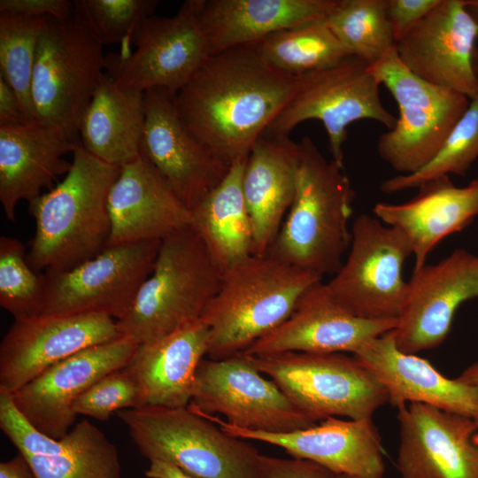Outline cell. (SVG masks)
I'll use <instances>...</instances> for the list:
<instances>
[{
	"label": "cell",
	"instance_id": "cell-24",
	"mask_svg": "<svg viewBox=\"0 0 478 478\" xmlns=\"http://www.w3.org/2000/svg\"><path fill=\"white\" fill-rule=\"evenodd\" d=\"M107 246L162 240L191 226V212L142 154L122 166L108 196Z\"/></svg>",
	"mask_w": 478,
	"mask_h": 478
},
{
	"label": "cell",
	"instance_id": "cell-32",
	"mask_svg": "<svg viewBox=\"0 0 478 478\" xmlns=\"http://www.w3.org/2000/svg\"><path fill=\"white\" fill-rule=\"evenodd\" d=\"M246 158L191 211V227L223 272L252 254L251 225L243 193Z\"/></svg>",
	"mask_w": 478,
	"mask_h": 478
},
{
	"label": "cell",
	"instance_id": "cell-50",
	"mask_svg": "<svg viewBox=\"0 0 478 478\" xmlns=\"http://www.w3.org/2000/svg\"><path fill=\"white\" fill-rule=\"evenodd\" d=\"M474 419L475 420V421H476L477 424H478V409H477V412H476V413H475Z\"/></svg>",
	"mask_w": 478,
	"mask_h": 478
},
{
	"label": "cell",
	"instance_id": "cell-16",
	"mask_svg": "<svg viewBox=\"0 0 478 478\" xmlns=\"http://www.w3.org/2000/svg\"><path fill=\"white\" fill-rule=\"evenodd\" d=\"M138 346L120 335L80 351L12 394L14 405L38 431L60 439L73 427L75 400L101 378L125 368Z\"/></svg>",
	"mask_w": 478,
	"mask_h": 478
},
{
	"label": "cell",
	"instance_id": "cell-36",
	"mask_svg": "<svg viewBox=\"0 0 478 478\" xmlns=\"http://www.w3.org/2000/svg\"><path fill=\"white\" fill-rule=\"evenodd\" d=\"M478 158V96L469 105L434 158L410 174H399L382 182L380 189L390 194L419 188L431 180L453 173L464 176Z\"/></svg>",
	"mask_w": 478,
	"mask_h": 478
},
{
	"label": "cell",
	"instance_id": "cell-7",
	"mask_svg": "<svg viewBox=\"0 0 478 478\" xmlns=\"http://www.w3.org/2000/svg\"><path fill=\"white\" fill-rule=\"evenodd\" d=\"M106 66L103 44L73 15L66 19L49 17L33 72V121L81 143L80 121Z\"/></svg>",
	"mask_w": 478,
	"mask_h": 478
},
{
	"label": "cell",
	"instance_id": "cell-10",
	"mask_svg": "<svg viewBox=\"0 0 478 478\" xmlns=\"http://www.w3.org/2000/svg\"><path fill=\"white\" fill-rule=\"evenodd\" d=\"M301 84L287 106L271 122L264 136L285 137L303 121L320 120L328 134L332 160L343 166V146L348 127L359 120H375L389 130L397 117L380 98V83L365 60L351 55L339 63L301 76Z\"/></svg>",
	"mask_w": 478,
	"mask_h": 478
},
{
	"label": "cell",
	"instance_id": "cell-12",
	"mask_svg": "<svg viewBox=\"0 0 478 478\" xmlns=\"http://www.w3.org/2000/svg\"><path fill=\"white\" fill-rule=\"evenodd\" d=\"M160 242L106 246L73 267L47 270L42 313H100L121 319L150 274Z\"/></svg>",
	"mask_w": 478,
	"mask_h": 478
},
{
	"label": "cell",
	"instance_id": "cell-18",
	"mask_svg": "<svg viewBox=\"0 0 478 478\" xmlns=\"http://www.w3.org/2000/svg\"><path fill=\"white\" fill-rule=\"evenodd\" d=\"M478 297V256L462 249L413 271L405 302L391 330L397 348L415 354L440 345L457 309Z\"/></svg>",
	"mask_w": 478,
	"mask_h": 478
},
{
	"label": "cell",
	"instance_id": "cell-38",
	"mask_svg": "<svg viewBox=\"0 0 478 478\" xmlns=\"http://www.w3.org/2000/svg\"><path fill=\"white\" fill-rule=\"evenodd\" d=\"M73 16L103 45L131 39L137 25L152 16L156 0H73Z\"/></svg>",
	"mask_w": 478,
	"mask_h": 478
},
{
	"label": "cell",
	"instance_id": "cell-46",
	"mask_svg": "<svg viewBox=\"0 0 478 478\" xmlns=\"http://www.w3.org/2000/svg\"><path fill=\"white\" fill-rule=\"evenodd\" d=\"M457 379L466 384L478 387V361L466 367Z\"/></svg>",
	"mask_w": 478,
	"mask_h": 478
},
{
	"label": "cell",
	"instance_id": "cell-30",
	"mask_svg": "<svg viewBox=\"0 0 478 478\" xmlns=\"http://www.w3.org/2000/svg\"><path fill=\"white\" fill-rule=\"evenodd\" d=\"M208 344L209 329L201 320L139 344L126 368L140 389L144 406H188L196 372L207 354Z\"/></svg>",
	"mask_w": 478,
	"mask_h": 478
},
{
	"label": "cell",
	"instance_id": "cell-15",
	"mask_svg": "<svg viewBox=\"0 0 478 478\" xmlns=\"http://www.w3.org/2000/svg\"><path fill=\"white\" fill-rule=\"evenodd\" d=\"M120 335L116 320L100 313L14 319L0 343V393L12 395L56 363Z\"/></svg>",
	"mask_w": 478,
	"mask_h": 478
},
{
	"label": "cell",
	"instance_id": "cell-19",
	"mask_svg": "<svg viewBox=\"0 0 478 478\" xmlns=\"http://www.w3.org/2000/svg\"><path fill=\"white\" fill-rule=\"evenodd\" d=\"M476 41L477 26L466 0H441L396 43V50L418 77L471 100L478 96L473 62Z\"/></svg>",
	"mask_w": 478,
	"mask_h": 478
},
{
	"label": "cell",
	"instance_id": "cell-14",
	"mask_svg": "<svg viewBox=\"0 0 478 478\" xmlns=\"http://www.w3.org/2000/svg\"><path fill=\"white\" fill-rule=\"evenodd\" d=\"M189 404L208 414H222L234 426L254 431L287 433L318 423L272 380L264 377L243 353L219 360L203 359L196 372Z\"/></svg>",
	"mask_w": 478,
	"mask_h": 478
},
{
	"label": "cell",
	"instance_id": "cell-9",
	"mask_svg": "<svg viewBox=\"0 0 478 478\" xmlns=\"http://www.w3.org/2000/svg\"><path fill=\"white\" fill-rule=\"evenodd\" d=\"M370 70L398 106L396 124L379 137L377 152L398 173H415L438 152L470 99L415 75L402 63L396 47Z\"/></svg>",
	"mask_w": 478,
	"mask_h": 478
},
{
	"label": "cell",
	"instance_id": "cell-28",
	"mask_svg": "<svg viewBox=\"0 0 478 478\" xmlns=\"http://www.w3.org/2000/svg\"><path fill=\"white\" fill-rule=\"evenodd\" d=\"M298 143L260 136L244 166L242 187L252 233V254L266 255L292 204L297 185Z\"/></svg>",
	"mask_w": 478,
	"mask_h": 478
},
{
	"label": "cell",
	"instance_id": "cell-44",
	"mask_svg": "<svg viewBox=\"0 0 478 478\" xmlns=\"http://www.w3.org/2000/svg\"><path fill=\"white\" fill-rule=\"evenodd\" d=\"M145 475L148 478H197L175 464L160 459L150 460Z\"/></svg>",
	"mask_w": 478,
	"mask_h": 478
},
{
	"label": "cell",
	"instance_id": "cell-27",
	"mask_svg": "<svg viewBox=\"0 0 478 478\" xmlns=\"http://www.w3.org/2000/svg\"><path fill=\"white\" fill-rule=\"evenodd\" d=\"M411 200L377 203L374 213L382 223L399 229L414 256V270L426 265L429 252L448 235L460 232L478 216V178L457 187L449 175L420 185Z\"/></svg>",
	"mask_w": 478,
	"mask_h": 478
},
{
	"label": "cell",
	"instance_id": "cell-41",
	"mask_svg": "<svg viewBox=\"0 0 478 478\" xmlns=\"http://www.w3.org/2000/svg\"><path fill=\"white\" fill-rule=\"evenodd\" d=\"M441 0H388L387 14L396 43L420 22Z\"/></svg>",
	"mask_w": 478,
	"mask_h": 478
},
{
	"label": "cell",
	"instance_id": "cell-42",
	"mask_svg": "<svg viewBox=\"0 0 478 478\" xmlns=\"http://www.w3.org/2000/svg\"><path fill=\"white\" fill-rule=\"evenodd\" d=\"M0 12L66 19L73 17V4L68 0H1Z\"/></svg>",
	"mask_w": 478,
	"mask_h": 478
},
{
	"label": "cell",
	"instance_id": "cell-11",
	"mask_svg": "<svg viewBox=\"0 0 478 478\" xmlns=\"http://www.w3.org/2000/svg\"><path fill=\"white\" fill-rule=\"evenodd\" d=\"M346 261L327 286L335 298L354 315L367 320H398L408 282L402 276L412 254L404 234L366 214L351 227Z\"/></svg>",
	"mask_w": 478,
	"mask_h": 478
},
{
	"label": "cell",
	"instance_id": "cell-20",
	"mask_svg": "<svg viewBox=\"0 0 478 478\" xmlns=\"http://www.w3.org/2000/svg\"><path fill=\"white\" fill-rule=\"evenodd\" d=\"M397 409L402 478H478V424L420 403Z\"/></svg>",
	"mask_w": 478,
	"mask_h": 478
},
{
	"label": "cell",
	"instance_id": "cell-13",
	"mask_svg": "<svg viewBox=\"0 0 478 478\" xmlns=\"http://www.w3.org/2000/svg\"><path fill=\"white\" fill-rule=\"evenodd\" d=\"M200 5L201 0H188L174 16L145 18L131 35L135 51L107 58L106 73L122 89L176 94L210 57Z\"/></svg>",
	"mask_w": 478,
	"mask_h": 478
},
{
	"label": "cell",
	"instance_id": "cell-22",
	"mask_svg": "<svg viewBox=\"0 0 478 478\" xmlns=\"http://www.w3.org/2000/svg\"><path fill=\"white\" fill-rule=\"evenodd\" d=\"M397 320H367L344 308L321 281L298 299L290 315L243 354L286 351L356 353L367 342L393 330Z\"/></svg>",
	"mask_w": 478,
	"mask_h": 478
},
{
	"label": "cell",
	"instance_id": "cell-17",
	"mask_svg": "<svg viewBox=\"0 0 478 478\" xmlns=\"http://www.w3.org/2000/svg\"><path fill=\"white\" fill-rule=\"evenodd\" d=\"M174 96L164 89L144 92L141 154L191 211L223 181L231 166L186 127L177 112Z\"/></svg>",
	"mask_w": 478,
	"mask_h": 478
},
{
	"label": "cell",
	"instance_id": "cell-23",
	"mask_svg": "<svg viewBox=\"0 0 478 478\" xmlns=\"http://www.w3.org/2000/svg\"><path fill=\"white\" fill-rule=\"evenodd\" d=\"M0 428L27 460L34 478H120L117 447L88 420L53 439L24 418L11 395L2 394Z\"/></svg>",
	"mask_w": 478,
	"mask_h": 478
},
{
	"label": "cell",
	"instance_id": "cell-35",
	"mask_svg": "<svg viewBox=\"0 0 478 478\" xmlns=\"http://www.w3.org/2000/svg\"><path fill=\"white\" fill-rule=\"evenodd\" d=\"M48 19L0 12V76L15 92L27 121H33V72Z\"/></svg>",
	"mask_w": 478,
	"mask_h": 478
},
{
	"label": "cell",
	"instance_id": "cell-39",
	"mask_svg": "<svg viewBox=\"0 0 478 478\" xmlns=\"http://www.w3.org/2000/svg\"><path fill=\"white\" fill-rule=\"evenodd\" d=\"M144 406L140 389L127 368L101 378L73 403V411L98 420H106L123 409Z\"/></svg>",
	"mask_w": 478,
	"mask_h": 478
},
{
	"label": "cell",
	"instance_id": "cell-25",
	"mask_svg": "<svg viewBox=\"0 0 478 478\" xmlns=\"http://www.w3.org/2000/svg\"><path fill=\"white\" fill-rule=\"evenodd\" d=\"M79 144L36 121L0 126V203L9 220L19 201L31 202L69 172L72 161L64 156Z\"/></svg>",
	"mask_w": 478,
	"mask_h": 478
},
{
	"label": "cell",
	"instance_id": "cell-37",
	"mask_svg": "<svg viewBox=\"0 0 478 478\" xmlns=\"http://www.w3.org/2000/svg\"><path fill=\"white\" fill-rule=\"evenodd\" d=\"M44 275L28 263L25 245L17 238L0 237V305L14 319L42 312Z\"/></svg>",
	"mask_w": 478,
	"mask_h": 478
},
{
	"label": "cell",
	"instance_id": "cell-31",
	"mask_svg": "<svg viewBox=\"0 0 478 478\" xmlns=\"http://www.w3.org/2000/svg\"><path fill=\"white\" fill-rule=\"evenodd\" d=\"M144 93L118 87L106 73L79 125L81 145L93 156L121 167L141 155Z\"/></svg>",
	"mask_w": 478,
	"mask_h": 478
},
{
	"label": "cell",
	"instance_id": "cell-43",
	"mask_svg": "<svg viewBox=\"0 0 478 478\" xmlns=\"http://www.w3.org/2000/svg\"><path fill=\"white\" fill-rule=\"evenodd\" d=\"M27 121L15 92L0 76V126Z\"/></svg>",
	"mask_w": 478,
	"mask_h": 478
},
{
	"label": "cell",
	"instance_id": "cell-34",
	"mask_svg": "<svg viewBox=\"0 0 478 478\" xmlns=\"http://www.w3.org/2000/svg\"><path fill=\"white\" fill-rule=\"evenodd\" d=\"M388 0H339L324 19L340 42L370 66L396 47Z\"/></svg>",
	"mask_w": 478,
	"mask_h": 478
},
{
	"label": "cell",
	"instance_id": "cell-1",
	"mask_svg": "<svg viewBox=\"0 0 478 478\" xmlns=\"http://www.w3.org/2000/svg\"><path fill=\"white\" fill-rule=\"evenodd\" d=\"M301 80L268 63L251 43L208 57L174 103L186 127L231 166L248 157Z\"/></svg>",
	"mask_w": 478,
	"mask_h": 478
},
{
	"label": "cell",
	"instance_id": "cell-26",
	"mask_svg": "<svg viewBox=\"0 0 478 478\" xmlns=\"http://www.w3.org/2000/svg\"><path fill=\"white\" fill-rule=\"evenodd\" d=\"M353 355L381 382L394 407L427 404L472 418L477 412L478 387L450 379L427 359L403 352L391 331L367 342Z\"/></svg>",
	"mask_w": 478,
	"mask_h": 478
},
{
	"label": "cell",
	"instance_id": "cell-4",
	"mask_svg": "<svg viewBox=\"0 0 478 478\" xmlns=\"http://www.w3.org/2000/svg\"><path fill=\"white\" fill-rule=\"evenodd\" d=\"M320 275L270 255L244 258L223 272L216 296L200 320L208 327L207 356L243 352L281 325Z\"/></svg>",
	"mask_w": 478,
	"mask_h": 478
},
{
	"label": "cell",
	"instance_id": "cell-47",
	"mask_svg": "<svg viewBox=\"0 0 478 478\" xmlns=\"http://www.w3.org/2000/svg\"><path fill=\"white\" fill-rule=\"evenodd\" d=\"M466 9L477 26V40H478V0H466Z\"/></svg>",
	"mask_w": 478,
	"mask_h": 478
},
{
	"label": "cell",
	"instance_id": "cell-33",
	"mask_svg": "<svg viewBox=\"0 0 478 478\" xmlns=\"http://www.w3.org/2000/svg\"><path fill=\"white\" fill-rule=\"evenodd\" d=\"M255 43L268 63L298 77L330 67L351 55L324 20L284 29Z\"/></svg>",
	"mask_w": 478,
	"mask_h": 478
},
{
	"label": "cell",
	"instance_id": "cell-45",
	"mask_svg": "<svg viewBox=\"0 0 478 478\" xmlns=\"http://www.w3.org/2000/svg\"><path fill=\"white\" fill-rule=\"evenodd\" d=\"M0 478H34L32 471L19 452L15 457L0 463Z\"/></svg>",
	"mask_w": 478,
	"mask_h": 478
},
{
	"label": "cell",
	"instance_id": "cell-49",
	"mask_svg": "<svg viewBox=\"0 0 478 478\" xmlns=\"http://www.w3.org/2000/svg\"><path fill=\"white\" fill-rule=\"evenodd\" d=\"M338 478H354V477H351V476H349V475H345V474H339V475H338Z\"/></svg>",
	"mask_w": 478,
	"mask_h": 478
},
{
	"label": "cell",
	"instance_id": "cell-2",
	"mask_svg": "<svg viewBox=\"0 0 478 478\" xmlns=\"http://www.w3.org/2000/svg\"><path fill=\"white\" fill-rule=\"evenodd\" d=\"M120 167L105 163L80 143L65 178L29 202L35 234L27 259L37 270H66L100 253L108 243V196Z\"/></svg>",
	"mask_w": 478,
	"mask_h": 478
},
{
	"label": "cell",
	"instance_id": "cell-6",
	"mask_svg": "<svg viewBox=\"0 0 478 478\" xmlns=\"http://www.w3.org/2000/svg\"><path fill=\"white\" fill-rule=\"evenodd\" d=\"M116 415L150 460L171 462L197 478H261L257 448L188 406L145 405Z\"/></svg>",
	"mask_w": 478,
	"mask_h": 478
},
{
	"label": "cell",
	"instance_id": "cell-48",
	"mask_svg": "<svg viewBox=\"0 0 478 478\" xmlns=\"http://www.w3.org/2000/svg\"><path fill=\"white\" fill-rule=\"evenodd\" d=\"M473 62H474V69L478 78V48H476L474 51Z\"/></svg>",
	"mask_w": 478,
	"mask_h": 478
},
{
	"label": "cell",
	"instance_id": "cell-8",
	"mask_svg": "<svg viewBox=\"0 0 478 478\" xmlns=\"http://www.w3.org/2000/svg\"><path fill=\"white\" fill-rule=\"evenodd\" d=\"M245 356L317 422L336 416L372 419L388 403L383 385L354 355L286 351Z\"/></svg>",
	"mask_w": 478,
	"mask_h": 478
},
{
	"label": "cell",
	"instance_id": "cell-5",
	"mask_svg": "<svg viewBox=\"0 0 478 478\" xmlns=\"http://www.w3.org/2000/svg\"><path fill=\"white\" fill-rule=\"evenodd\" d=\"M223 270L191 226L160 242L153 269L118 331L138 344L158 340L200 320L216 296Z\"/></svg>",
	"mask_w": 478,
	"mask_h": 478
},
{
	"label": "cell",
	"instance_id": "cell-29",
	"mask_svg": "<svg viewBox=\"0 0 478 478\" xmlns=\"http://www.w3.org/2000/svg\"><path fill=\"white\" fill-rule=\"evenodd\" d=\"M339 0H201L210 56L276 32L324 20Z\"/></svg>",
	"mask_w": 478,
	"mask_h": 478
},
{
	"label": "cell",
	"instance_id": "cell-21",
	"mask_svg": "<svg viewBox=\"0 0 478 478\" xmlns=\"http://www.w3.org/2000/svg\"><path fill=\"white\" fill-rule=\"evenodd\" d=\"M191 410L229 435L278 446L294 459L312 461L338 475L383 478V448L372 419L346 420L328 417L307 428L266 433L238 428L194 406Z\"/></svg>",
	"mask_w": 478,
	"mask_h": 478
},
{
	"label": "cell",
	"instance_id": "cell-40",
	"mask_svg": "<svg viewBox=\"0 0 478 478\" xmlns=\"http://www.w3.org/2000/svg\"><path fill=\"white\" fill-rule=\"evenodd\" d=\"M261 478H338V474L310 460L262 455Z\"/></svg>",
	"mask_w": 478,
	"mask_h": 478
},
{
	"label": "cell",
	"instance_id": "cell-3",
	"mask_svg": "<svg viewBox=\"0 0 478 478\" xmlns=\"http://www.w3.org/2000/svg\"><path fill=\"white\" fill-rule=\"evenodd\" d=\"M354 196L344 166L328 161L304 137L298 143L295 197L266 254L320 277L336 274L351 245Z\"/></svg>",
	"mask_w": 478,
	"mask_h": 478
}]
</instances>
